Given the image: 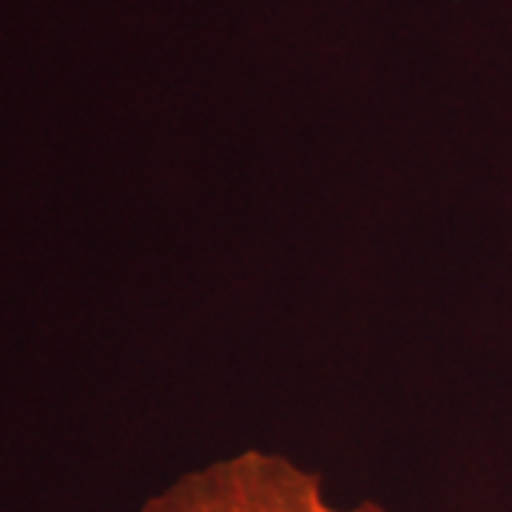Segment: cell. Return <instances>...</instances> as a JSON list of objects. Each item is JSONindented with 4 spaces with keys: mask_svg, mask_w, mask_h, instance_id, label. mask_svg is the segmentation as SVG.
I'll list each match as a JSON object with an SVG mask.
<instances>
[{
    "mask_svg": "<svg viewBox=\"0 0 512 512\" xmlns=\"http://www.w3.org/2000/svg\"><path fill=\"white\" fill-rule=\"evenodd\" d=\"M140 512H387L382 504L339 501L311 467L268 450L214 458L171 481Z\"/></svg>",
    "mask_w": 512,
    "mask_h": 512,
    "instance_id": "cell-1",
    "label": "cell"
}]
</instances>
